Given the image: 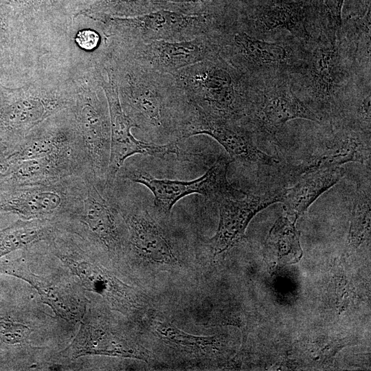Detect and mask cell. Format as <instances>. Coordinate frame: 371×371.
I'll return each mask as SVG.
<instances>
[{"instance_id": "obj_11", "label": "cell", "mask_w": 371, "mask_h": 371, "mask_svg": "<svg viewBox=\"0 0 371 371\" xmlns=\"http://www.w3.org/2000/svg\"><path fill=\"white\" fill-rule=\"evenodd\" d=\"M283 190L262 195L247 194L243 198H225L220 201L219 223L210 240L214 256L229 249L244 236L253 217L270 205L280 202Z\"/></svg>"}, {"instance_id": "obj_26", "label": "cell", "mask_w": 371, "mask_h": 371, "mask_svg": "<svg viewBox=\"0 0 371 371\" xmlns=\"http://www.w3.org/2000/svg\"><path fill=\"white\" fill-rule=\"evenodd\" d=\"M214 0H155L156 9L157 10H168L170 6H177L179 8H186V6L191 7V10H195L198 14H207L203 8L210 5Z\"/></svg>"}, {"instance_id": "obj_23", "label": "cell", "mask_w": 371, "mask_h": 371, "mask_svg": "<svg viewBox=\"0 0 371 371\" xmlns=\"http://www.w3.org/2000/svg\"><path fill=\"white\" fill-rule=\"evenodd\" d=\"M260 26L265 30L285 29L300 36L306 34L305 30L292 10L288 7L275 5L260 16L258 20Z\"/></svg>"}, {"instance_id": "obj_4", "label": "cell", "mask_w": 371, "mask_h": 371, "mask_svg": "<svg viewBox=\"0 0 371 371\" xmlns=\"http://www.w3.org/2000/svg\"><path fill=\"white\" fill-rule=\"evenodd\" d=\"M232 161V159L221 157L201 177L189 181L156 178L125 164L117 175L148 188L154 196L157 212L161 216L168 217L174 205L189 194H199L217 203L225 198L244 197L247 193L234 188L227 179L228 166Z\"/></svg>"}, {"instance_id": "obj_14", "label": "cell", "mask_w": 371, "mask_h": 371, "mask_svg": "<svg viewBox=\"0 0 371 371\" xmlns=\"http://www.w3.org/2000/svg\"><path fill=\"white\" fill-rule=\"evenodd\" d=\"M76 358L87 355L139 359L147 361L149 352L137 344L130 342L102 328L82 324L71 346L64 350Z\"/></svg>"}, {"instance_id": "obj_17", "label": "cell", "mask_w": 371, "mask_h": 371, "mask_svg": "<svg viewBox=\"0 0 371 371\" xmlns=\"http://www.w3.org/2000/svg\"><path fill=\"white\" fill-rule=\"evenodd\" d=\"M60 221L51 219L18 220L0 229V258L15 250L48 240Z\"/></svg>"}, {"instance_id": "obj_2", "label": "cell", "mask_w": 371, "mask_h": 371, "mask_svg": "<svg viewBox=\"0 0 371 371\" xmlns=\"http://www.w3.org/2000/svg\"><path fill=\"white\" fill-rule=\"evenodd\" d=\"M87 190L85 175L53 183L14 186L0 184V212L23 219L68 222L80 212Z\"/></svg>"}, {"instance_id": "obj_16", "label": "cell", "mask_w": 371, "mask_h": 371, "mask_svg": "<svg viewBox=\"0 0 371 371\" xmlns=\"http://www.w3.org/2000/svg\"><path fill=\"white\" fill-rule=\"evenodd\" d=\"M256 113L258 125L271 134H275L286 122L293 119L319 120L316 114L290 91L270 95L260 104Z\"/></svg>"}, {"instance_id": "obj_15", "label": "cell", "mask_w": 371, "mask_h": 371, "mask_svg": "<svg viewBox=\"0 0 371 371\" xmlns=\"http://www.w3.org/2000/svg\"><path fill=\"white\" fill-rule=\"evenodd\" d=\"M340 166L319 169L302 175L289 189L283 190L280 202L285 215L297 221L319 195L344 175Z\"/></svg>"}, {"instance_id": "obj_5", "label": "cell", "mask_w": 371, "mask_h": 371, "mask_svg": "<svg viewBox=\"0 0 371 371\" xmlns=\"http://www.w3.org/2000/svg\"><path fill=\"white\" fill-rule=\"evenodd\" d=\"M113 19L128 44L192 40L211 34L216 25L213 14L188 15L168 10Z\"/></svg>"}, {"instance_id": "obj_3", "label": "cell", "mask_w": 371, "mask_h": 371, "mask_svg": "<svg viewBox=\"0 0 371 371\" xmlns=\"http://www.w3.org/2000/svg\"><path fill=\"white\" fill-rule=\"evenodd\" d=\"M172 76L188 103L202 112L235 121L244 114L237 82L218 54Z\"/></svg>"}, {"instance_id": "obj_27", "label": "cell", "mask_w": 371, "mask_h": 371, "mask_svg": "<svg viewBox=\"0 0 371 371\" xmlns=\"http://www.w3.org/2000/svg\"><path fill=\"white\" fill-rule=\"evenodd\" d=\"M100 36L98 34L92 30H84L80 31L76 37V41L82 49L87 50L93 49L99 43Z\"/></svg>"}, {"instance_id": "obj_24", "label": "cell", "mask_w": 371, "mask_h": 371, "mask_svg": "<svg viewBox=\"0 0 371 371\" xmlns=\"http://www.w3.org/2000/svg\"><path fill=\"white\" fill-rule=\"evenodd\" d=\"M95 9L130 17L157 10L155 0H98Z\"/></svg>"}, {"instance_id": "obj_6", "label": "cell", "mask_w": 371, "mask_h": 371, "mask_svg": "<svg viewBox=\"0 0 371 371\" xmlns=\"http://www.w3.org/2000/svg\"><path fill=\"white\" fill-rule=\"evenodd\" d=\"M85 178L86 194L74 229H81L85 236L109 250L122 249L129 244L128 232L111 188L98 181L91 172L85 173Z\"/></svg>"}, {"instance_id": "obj_12", "label": "cell", "mask_w": 371, "mask_h": 371, "mask_svg": "<svg viewBox=\"0 0 371 371\" xmlns=\"http://www.w3.org/2000/svg\"><path fill=\"white\" fill-rule=\"evenodd\" d=\"M0 273L29 282L38 291L43 302L62 318L76 320L82 315V304L71 288L56 279L33 273L24 257L0 262Z\"/></svg>"}, {"instance_id": "obj_20", "label": "cell", "mask_w": 371, "mask_h": 371, "mask_svg": "<svg viewBox=\"0 0 371 371\" xmlns=\"http://www.w3.org/2000/svg\"><path fill=\"white\" fill-rule=\"evenodd\" d=\"M156 330L160 337L175 348L194 355H207L216 346L214 337L190 335L179 330L173 324L158 322Z\"/></svg>"}, {"instance_id": "obj_1", "label": "cell", "mask_w": 371, "mask_h": 371, "mask_svg": "<svg viewBox=\"0 0 371 371\" xmlns=\"http://www.w3.org/2000/svg\"><path fill=\"white\" fill-rule=\"evenodd\" d=\"M126 62L120 102L125 114L137 128L177 139L188 101L174 76Z\"/></svg>"}, {"instance_id": "obj_21", "label": "cell", "mask_w": 371, "mask_h": 371, "mask_svg": "<svg viewBox=\"0 0 371 371\" xmlns=\"http://www.w3.org/2000/svg\"><path fill=\"white\" fill-rule=\"evenodd\" d=\"M370 236V192L358 189L354 200L348 237V245L355 249Z\"/></svg>"}, {"instance_id": "obj_18", "label": "cell", "mask_w": 371, "mask_h": 371, "mask_svg": "<svg viewBox=\"0 0 371 371\" xmlns=\"http://www.w3.org/2000/svg\"><path fill=\"white\" fill-rule=\"evenodd\" d=\"M296 221L284 215L280 217L269 231L266 245L267 249L280 262H297L302 256L300 232Z\"/></svg>"}, {"instance_id": "obj_19", "label": "cell", "mask_w": 371, "mask_h": 371, "mask_svg": "<svg viewBox=\"0 0 371 371\" xmlns=\"http://www.w3.org/2000/svg\"><path fill=\"white\" fill-rule=\"evenodd\" d=\"M232 36L233 52L247 64H268L286 58V50L281 45L259 40L244 31L235 32Z\"/></svg>"}, {"instance_id": "obj_8", "label": "cell", "mask_w": 371, "mask_h": 371, "mask_svg": "<svg viewBox=\"0 0 371 371\" xmlns=\"http://www.w3.org/2000/svg\"><path fill=\"white\" fill-rule=\"evenodd\" d=\"M238 121L202 112L188 102L183 123L176 140L197 135L210 136L228 153L232 161L248 164L273 165L276 159L260 150Z\"/></svg>"}, {"instance_id": "obj_29", "label": "cell", "mask_w": 371, "mask_h": 371, "mask_svg": "<svg viewBox=\"0 0 371 371\" xmlns=\"http://www.w3.org/2000/svg\"><path fill=\"white\" fill-rule=\"evenodd\" d=\"M6 171L7 166L0 158V184L3 183L5 180Z\"/></svg>"}, {"instance_id": "obj_9", "label": "cell", "mask_w": 371, "mask_h": 371, "mask_svg": "<svg viewBox=\"0 0 371 371\" xmlns=\"http://www.w3.org/2000/svg\"><path fill=\"white\" fill-rule=\"evenodd\" d=\"M127 46L126 60L148 70L170 75L218 54L211 34L188 41H158Z\"/></svg>"}, {"instance_id": "obj_10", "label": "cell", "mask_w": 371, "mask_h": 371, "mask_svg": "<svg viewBox=\"0 0 371 371\" xmlns=\"http://www.w3.org/2000/svg\"><path fill=\"white\" fill-rule=\"evenodd\" d=\"M52 249L80 278L84 286L102 295L120 311H127L140 306L133 289L122 282L107 270L82 259H76L70 236L64 229L57 230L48 240Z\"/></svg>"}, {"instance_id": "obj_28", "label": "cell", "mask_w": 371, "mask_h": 371, "mask_svg": "<svg viewBox=\"0 0 371 371\" xmlns=\"http://www.w3.org/2000/svg\"><path fill=\"white\" fill-rule=\"evenodd\" d=\"M337 25L341 23V10L344 0H324Z\"/></svg>"}, {"instance_id": "obj_13", "label": "cell", "mask_w": 371, "mask_h": 371, "mask_svg": "<svg viewBox=\"0 0 371 371\" xmlns=\"http://www.w3.org/2000/svg\"><path fill=\"white\" fill-rule=\"evenodd\" d=\"M370 143L355 132L335 134L293 169L292 177L298 179L313 171L339 166L350 161L363 163L370 158Z\"/></svg>"}, {"instance_id": "obj_7", "label": "cell", "mask_w": 371, "mask_h": 371, "mask_svg": "<svg viewBox=\"0 0 371 371\" xmlns=\"http://www.w3.org/2000/svg\"><path fill=\"white\" fill-rule=\"evenodd\" d=\"M102 85L108 102L111 126V151L105 187H113L119 170L127 159L134 155L164 157L181 154L178 140L157 144L136 139L131 132V128L136 126L122 109L117 87L113 78L109 76V81L102 82Z\"/></svg>"}, {"instance_id": "obj_25", "label": "cell", "mask_w": 371, "mask_h": 371, "mask_svg": "<svg viewBox=\"0 0 371 371\" xmlns=\"http://www.w3.org/2000/svg\"><path fill=\"white\" fill-rule=\"evenodd\" d=\"M31 333V329L22 324L3 322L0 324V334L4 340L18 343L25 340Z\"/></svg>"}, {"instance_id": "obj_22", "label": "cell", "mask_w": 371, "mask_h": 371, "mask_svg": "<svg viewBox=\"0 0 371 371\" xmlns=\"http://www.w3.org/2000/svg\"><path fill=\"white\" fill-rule=\"evenodd\" d=\"M336 54L331 46L318 48L312 60L311 71L314 84L319 93L324 95L330 94L335 84Z\"/></svg>"}]
</instances>
